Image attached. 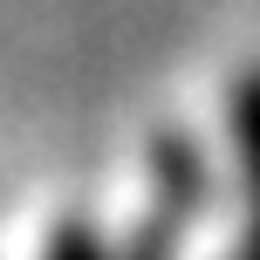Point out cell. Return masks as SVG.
<instances>
[{
  "mask_svg": "<svg viewBox=\"0 0 260 260\" xmlns=\"http://www.w3.org/2000/svg\"><path fill=\"white\" fill-rule=\"evenodd\" d=\"M55 260H103V253H96L89 240H62V253H55Z\"/></svg>",
  "mask_w": 260,
  "mask_h": 260,
  "instance_id": "2",
  "label": "cell"
},
{
  "mask_svg": "<svg viewBox=\"0 0 260 260\" xmlns=\"http://www.w3.org/2000/svg\"><path fill=\"white\" fill-rule=\"evenodd\" d=\"M253 260H260V219H253Z\"/></svg>",
  "mask_w": 260,
  "mask_h": 260,
  "instance_id": "3",
  "label": "cell"
},
{
  "mask_svg": "<svg viewBox=\"0 0 260 260\" xmlns=\"http://www.w3.org/2000/svg\"><path fill=\"white\" fill-rule=\"evenodd\" d=\"M233 137H240V165H247V185H253V199H260V69L240 82V96H233Z\"/></svg>",
  "mask_w": 260,
  "mask_h": 260,
  "instance_id": "1",
  "label": "cell"
}]
</instances>
